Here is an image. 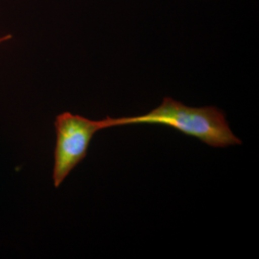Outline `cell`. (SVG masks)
Returning <instances> with one entry per match:
<instances>
[{"label":"cell","mask_w":259,"mask_h":259,"mask_svg":"<svg viewBox=\"0 0 259 259\" xmlns=\"http://www.w3.org/2000/svg\"><path fill=\"white\" fill-rule=\"evenodd\" d=\"M106 122L108 129L139 124L165 126L199 139L212 148H228L242 144L241 139L232 133L222 110L214 106L188 107L171 97H164L158 107L145 114L120 118L107 116Z\"/></svg>","instance_id":"obj_1"},{"label":"cell","mask_w":259,"mask_h":259,"mask_svg":"<svg viewBox=\"0 0 259 259\" xmlns=\"http://www.w3.org/2000/svg\"><path fill=\"white\" fill-rule=\"evenodd\" d=\"M54 126L56 145L53 184L58 188L75 167L85 158L93 137L108 128L106 118L92 120L68 111L56 117Z\"/></svg>","instance_id":"obj_2"},{"label":"cell","mask_w":259,"mask_h":259,"mask_svg":"<svg viewBox=\"0 0 259 259\" xmlns=\"http://www.w3.org/2000/svg\"><path fill=\"white\" fill-rule=\"evenodd\" d=\"M12 38L11 35H7V36H4V37H0V44L4 42V41H7Z\"/></svg>","instance_id":"obj_3"}]
</instances>
